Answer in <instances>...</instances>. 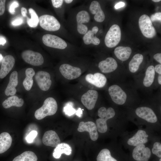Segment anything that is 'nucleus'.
Listing matches in <instances>:
<instances>
[{"mask_svg": "<svg viewBox=\"0 0 161 161\" xmlns=\"http://www.w3.org/2000/svg\"><path fill=\"white\" fill-rule=\"evenodd\" d=\"M64 26L75 38H82L88 30L91 17L86 5L82 4L68 12Z\"/></svg>", "mask_w": 161, "mask_h": 161, "instance_id": "f257e3e1", "label": "nucleus"}, {"mask_svg": "<svg viewBox=\"0 0 161 161\" xmlns=\"http://www.w3.org/2000/svg\"><path fill=\"white\" fill-rule=\"evenodd\" d=\"M42 40L45 46L64 53L74 52L78 49L75 44L57 35L46 34L43 35Z\"/></svg>", "mask_w": 161, "mask_h": 161, "instance_id": "f03ea898", "label": "nucleus"}, {"mask_svg": "<svg viewBox=\"0 0 161 161\" xmlns=\"http://www.w3.org/2000/svg\"><path fill=\"white\" fill-rule=\"evenodd\" d=\"M57 109L58 105L56 100L52 97H48L44 101L42 106L36 110L35 117L37 120H41L47 116L54 114Z\"/></svg>", "mask_w": 161, "mask_h": 161, "instance_id": "7ed1b4c3", "label": "nucleus"}, {"mask_svg": "<svg viewBox=\"0 0 161 161\" xmlns=\"http://www.w3.org/2000/svg\"><path fill=\"white\" fill-rule=\"evenodd\" d=\"M121 31L120 27L114 24L112 25L107 31L104 38L106 47L112 48L116 46L121 38Z\"/></svg>", "mask_w": 161, "mask_h": 161, "instance_id": "20e7f679", "label": "nucleus"}, {"mask_svg": "<svg viewBox=\"0 0 161 161\" xmlns=\"http://www.w3.org/2000/svg\"><path fill=\"white\" fill-rule=\"evenodd\" d=\"M139 25L142 33L145 37L151 38L156 35V30L148 15L144 14L140 17Z\"/></svg>", "mask_w": 161, "mask_h": 161, "instance_id": "39448f33", "label": "nucleus"}, {"mask_svg": "<svg viewBox=\"0 0 161 161\" xmlns=\"http://www.w3.org/2000/svg\"><path fill=\"white\" fill-rule=\"evenodd\" d=\"M99 31L98 27L90 23L88 31L82 37V45L84 47H89L91 45L97 46L100 43L96 34Z\"/></svg>", "mask_w": 161, "mask_h": 161, "instance_id": "423d86ee", "label": "nucleus"}, {"mask_svg": "<svg viewBox=\"0 0 161 161\" xmlns=\"http://www.w3.org/2000/svg\"><path fill=\"white\" fill-rule=\"evenodd\" d=\"M86 6L91 17L92 16L95 21L102 23L105 20V14L98 1H90Z\"/></svg>", "mask_w": 161, "mask_h": 161, "instance_id": "0eeeda50", "label": "nucleus"}, {"mask_svg": "<svg viewBox=\"0 0 161 161\" xmlns=\"http://www.w3.org/2000/svg\"><path fill=\"white\" fill-rule=\"evenodd\" d=\"M59 71L66 78L71 80L79 77L81 74V69L67 63H63L59 67Z\"/></svg>", "mask_w": 161, "mask_h": 161, "instance_id": "6e6552de", "label": "nucleus"}, {"mask_svg": "<svg viewBox=\"0 0 161 161\" xmlns=\"http://www.w3.org/2000/svg\"><path fill=\"white\" fill-rule=\"evenodd\" d=\"M21 57L26 62L34 66L42 65L44 61V58L41 53L29 50L23 52Z\"/></svg>", "mask_w": 161, "mask_h": 161, "instance_id": "1a4fd4ad", "label": "nucleus"}, {"mask_svg": "<svg viewBox=\"0 0 161 161\" xmlns=\"http://www.w3.org/2000/svg\"><path fill=\"white\" fill-rule=\"evenodd\" d=\"M108 92L112 100L116 104L122 105L125 103L126 94L119 86L113 85L110 86Z\"/></svg>", "mask_w": 161, "mask_h": 161, "instance_id": "9d476101", "label": "nucleus"}, {"mask_svg": "<svg viewBox=\"0 0 161 161\" xmlns=\"http://www.w3.org/2000/svg\"><path fill=\"white\" fill-rule=\"evenodd\" d=\"M49 74L45 71H38L35 75L36 82L40 89L43 91H47L50 88L52 81Z\"/></svg>", "mask_w": 161, "mask_h": 161, "instance_id": "9b49d317", "label": "nucleus"}, {"mask_svg": "<svg viewBox=\"0 0 161 161\" xmlns=\"http://www.w3.org/2000/svg\"><path fill=\"white\" fill-rule=\"evenodd\" d=\"M98 93L95 90H89L82 96L81 101L83 105L88 110L95 107L98 97Z\"/></svg>", "mask_w": 161, "mask_h": 161, "instance_id": "f8f14e48", "label": "nucleus"}, {"mask_svg": "<svg viewBox=\"0 0 161 161\" xmlns=\"http://www.w3.org/2000/svg\"><path fill=\"white\" fill-rule=\"evenodd\" d=\"M151 151L144 144L138 145L134 149L132 152L133 158L137 161H148L151 156Z\"/></svg>", "mask_w": 161, "mask_h": 161, "instance_id": "ddd939ff", "label": "nucleus"}, {"mask_svg": "<svg viewBox=\"0 0 161 161\" xmlns=\"http://www.w3.org/2000/svg\"><path fill=\"white\" fill-rule=\"evenodd\" d=\"M77 130L80 132H88L91 139L93 141L97 140L98 137L96 126L93 122H80Z\"/></svg>", "mask_w": 161, "mask_h": 161, "instance_id": "4468645a", "label": "nucleus"}, {"mask_svg": "<svg viewBox=\"0 0 161 161\" xmlns=\"http://www.w3.org/2000/svg\"><path fill=\"white\" fill-rule=\"evenodd\" d=\"M136 115L139 117L144 119L148 122L155 123L157 121V117L153 111L147 107H140L135 110Z\"/></svg>", "mask_w": 161, "mask_h": 161, "instance_id": "2eb2a0df", "label": "nucleus"}, {"mask_svg": "<svg viewBox=\"0 0 161 161\" xmlns=\"http://www.w3.org/2000/svg\"><path fill=\"white\" fill-rule=\"evenodd\" d=\"M85 79L86 81L98 88L104 86L107 82L105 76L99 72L88 74L86 76Z\"/></svg>", "mask_w": 161, "mask_h": 161, "instance_id": "dca6fc26", "label": "nucleus"}, {"mask_svg": "<svg viewBox=\"0 0 161 161\" xmlns=\"http://www.w3.org/2000/svg\"><path fill=\"white\" fill-rule=\"evenodd\" d=\"M42 141L44 145L54 148L61 143L60 139L58 134L53 130L45 132L43 136Z\"/></svg>", "mask_w": 161, "mask_h": 161, "instance_id": "f3484780", "label": "nucleus"}, {"mask_svg": "<svg viewBox=\"0 0 161 161\" xmlns=\"http://www.w3.org/2000/svg\"><path fill=\"white\" fill-rule=\"evenodd\" d=\"M15 63V59L10 55L5 56L3 59L0 69V78L5 77L13 67Z\"/></svg>", "mask_w": 161, "mask_h": 161, "instance_id": "a211bd4d", "label": "nucleus"}, {"mask_svg": "<svg viewBox=\"0 0 161 161\" xmlns=\"http://www.w3.org/2000/svg\"><path fill=\"white\" fill-rule=\"evenodd\" d=\"M98 67L102 72L107 73L115 71L117 68V64L114 59L109 57L100 61Z\"/></svg>", "mask_w": 161, "mask_h": 161, "instance_id": "6ab92c4d", "label": "nucleus"}, {"mask_svg": "<svg viewBox=\"0 0 161 161\" xmlns=\"http://www.w3.org/2000/svg\"><path fill=\"white\" fill-rule=\"evenodd\" d=\"M115 114L114 109L112 107H109L107 109V114L104 118H99L96 120V126L99 132L101 133H104L107 131V121L113 117Z\"/></svg>", "mask_w": 161, "mask_h": 161, "instance_id": "aec40b11", "label": "nucleus"}, {"mask_svg": "<svg viewBox=\"0 0 161 161\" xmlns=\"http://www.w3.org/2000/svg\"><path fill=\"white\" fill-rule=\"evenodd\" d=\"M148 135L143 130H139L128 140L127 143L130 145L136 146L147 142Z\"/></svg>", "mask_w": 161, "mask_h": 161, "instance_id": "412c9836", "label": "nucleus"}, {"mask_svg": "<svg viewBox=\"0 0 161 161\" xmlns=\"http://www.w3.org/2000/svg\"><path fill=\"white\" fill-rule=\"evenodd\" d=\"M18 72L15 71L11 74L9 80L4 93L7 96L14 95L16 92V87L18 84Z\"/></svg>", "mask_w": 161, "mask_h": 161, "instance_id": "4be33fe9", "label": "nucleus"}, {"mask_svg": "<svg viewBox=\"0 0 161 161\" xmlns=\"http://www.w3.org/2000/svg\"><path fill=\"white\" fill-rule=\"evenodd\" d=\"M12 139L10 134L3 132L0 134V154L8 150L11 146Z\"/></svg>", "mask_w": 161, "mask_h": 161, "instance_id": "5701e85b", "label": "nucleus"}, {"mask_svg": "<svg viewBox=\"0 0 161 161\" xmlns=\"http://www.w3.org/2000/svg\"><path fill=\"white\" fill-rule=\"evenodd\" d=\"M131 51V49L129 47L119 46L115 48L114 53L118 59L122 61H125L129 58Z\"/></svg>", "mask_w": 161, "mask_h": 161, "instance_id": "b1692460", "label": "nucleus"}, {"mask_svg": "<svg viewBox=\"0 0 161 161\" xmlns=\"http://www.w3.org/2000/svg\"><path fill=\"white\" fill-rule=\"evenodd\" d=\"M72 151V148L69 144L65 143H60L54 149L53 156L55 159H58L63 153L67 155H70Z\"/></svg>", "mask_w": 161, "mask_h": 161, "instance_id": "393cba45", "label": "nucleus"}, {"mask_svg": "<svg viewBox=\"0 0 161 161\" xmlns=\"http://www.w3.org/2000/svg\"><path fill=\"white\" fill-rule=\"evenodd\" d=\"M51 1L53 7L58 10V13L62 24L64 26L66 22L65 14L66 9L64 0H52Z\"/></svg>", "mask_w": 161, "mask_h": 161, "instance_id": "a878e982", "label": "nucleus"}, {"mask_svg": "<svg viewBox=\"0 0 161 161\" xmlns=\"http://www.w3.org/2000/svg\"><path fill=\"white\" fill-rule=\"evenodd\" d=\"M24 103V101L22 98H19L17 96L14 95L5 100L2 105L4 108L8 109L12 106L21 107Z\"/></svg>", "mask_w": 161, "mask_h": 161, "instance_id": "bb28decb", "label": "nucleus"}, {"mask_svg": "<svg viewBox=\"0 0 161 161\" xmlns=\"http://www.w3.org/2000/svg\"><path fill=\"white\" fill-rule=\"evenodd\" d=\"M143 57L142 54L138 53L135 55L129 64V69L132 73H135L138 69L142 62Z\"/></svg>", "mask_w": 161, "mask_h": 161, "instance_id": "cd10ccee", "label": "nucleus"}, {"mask_svg": "<svg viewBox=\"0 0 161 161\" xmlns=\"http://www.w3.org/2000/svg\"><path fill=\"white\" fill-rule=\"evenodd\" d=\"M26 77L23 82V85L25 89L29 91L31 89L33 83V77L35 75V72L32 68H28L25 70Z\"/></svg>", "mask_w": 161, "mask_h": 161, "instance_id": "c85d7f7f", "label": "nucleus"}, {"mask_svg": "<svg viewBox=\"0 0 161 161\" xmlns=\"http://www.w3.org/2000/svg\"><path fill=\"white\" fill-rule=\"evenodd\" d=\"M155 71L153 65L149 66L146 70L143 79V84L146 87L150 86L153 83L154 79Z\"/></svg>", "mask_w": 161, "mask_h": 161, "instance_id": "c756f323", "label": "nucleus"}, {"mask_svg": "<svg viewBox=\"0 0 161 161\" xmlns=\"http://www.w3.org/2000/svg\"><path fill=\"white\" fill-rule=\"evenodd\" d=\"M37 157L34 152L26 151L15 157L13 161H37Z\"/></svg>", "mask_w": 161, "mask_h": 161, "instance_id": "7c9ffc66", "label": "nucleus"}, {"mask_svg": "<svg viewBox=\"0 0 161 161\" xmlns=\"http://www.w3.org/2000/svg\"><path fill=\"white\" fill-rule=\"evenodd\" d=\"M97 161H117L111 155L109 150L106 148L102 149L98 154Z\"/></svg>", "mask_w": 161, "mask_h": 161, "instance_id": "2f4dec72", "label": "nucleus"}, {"mask_svg": "<svg viewBox=\"0 0 161 161\" xmlns=\"http://www.w3.org/2000/svg\"><path fill=\"white\" fill-rule=\"evenodd\" d=\"M31 18H27V23L28 25L31 27H37L39 22V18L35 11L32 8L29 9Z\"/></svg>", "mask_w": 161, "mask_h": 161, "instance_id": "473e14b6", "label": "nucleus"}, {"mask_svg": "<svg viewBox=\"0 0 161 161\" xmlns=\"http://www.w3.org/2000/svg\"><path fill=\"white\" fill-rule=\"evenodd\" d=\"M72 103L69 102L66 103L64 108V112L66 115L70 116L75 114L76 110L73 107Z\"/></svg>", "mask_w": 161, "mask_h": 161, "instance_id": "72a5a7b5", "label": "nucleus"}, {"mask_svg": "<svg viewBox=\"0 0 161 161\" xmlns=\"http://www.w3.org/2000/svg\"><path fill=\"white\" fill-rule=\"evenodd\" d=\"M152 153L159 157H161V144L158 142L155 143L152 149Z\"/></svg>", "mask_w": 161, "mask_h": 161, "instance_id": "f704fd0d", "label": "nucleus"}, {"mask_svg": "<svg viewBox=\"0 0 161 161\" xmlns=\"http://www.w3.org/2000/svg\"><path fill=\"white\" fill-rule=\"evenodd\" d=\"M38 134L37 132L35 130L31 131L26 137L25 139L27 143H32Z\"/></svg>", "mask_w": 161, "mask_h": 161, "instance_id": "c9c22d12", "label": "nucleus"}, {"mask_svg": "<svg viewBox=\"0 0 161 161\" xmlns=\"http://www.w3.org/2000/svg\"><path fill=\"white\" fill-rule=\"evenodd\" d=\"M77 1H78L75 0H64L66 12H68L71 8V7Z\"/></svg>", "mask_w": 161, "mask_h": 161, "instance_id": "e433bc0d", "label": "nucleus"}, {"mask_svg": "<svg viewBox=\"0 0 161 161\" xmlns=\"http://www.w3.org/2000/svg\"><path fill=\"white\" fill-rule=\"evenodd\" d=\"M107 109L104 107H102L99 109L98 111V115L100 118H104L106 115Z\"/></svg>", "mask_w": 161, "mask_h": 161, "instance_id": "4c0bfd02", "label": "nucleus"}, {"mask_svg": "<svg viewBox=\"0 0 161 161\" xmlns=\"http://www.w3.org/2000/svg\"><path fill=\"white\" fill-rule=\"evenodd\" d=\"M150 18L152 22L156 21L160 22L161 21V12L155 13L154 14H152Z\"/></svg>", "mask_w": 161, "mask_h": 161, "instance_id": "58836bf2", "label": "nucleus"}, {"mask_svg": "<svg viewBox=\"0 0 161 161\" xmlns=\"http://www.w3.org/2000/svg\"><path fill=\"white\" fill-rule=\"evenodd\" d=\"M18 6L19 3L18 1H13L9 7V11L10 13L12 14H14L15 12V8L18 7Z\"/></svg>", "mask_w": 161, "mask_h": 161, "instance_id": "ea45409f", "label": "nucleus"}, {"mask_svg": "<svg viewBox=\"0 0 161 161\" xmlns=\"http://www.w3.org/2000/svg\"><path fill=\"white\" fill-rule=\"evenodd\" d=\"M23 22V19L20 18H18L13 20L11 22L12 24L15 26L21 24Z\"/></svg>", "mask_w": 161, "mask_h": 161, "instance_id": "a19ab883", "label": "nucleus"}, {"mask_svg": "<svg viewBox=\"0 0 161 161\" xmlns=\"http://www.w3.org/2000/svg\"><path fill=\"white\" fill-rule=\"evenodd\" d=\"M6 0H0V16L3 15L5 10V3Z\"/></svg>", "mask_w": 161, "mask_h": 161, "instance_id": "79ce46f5", "label": "nucleus"}, {"mask_svg": "<svg viewBox=\"0 0 161 161\" xmlns=\"http://www.w3.org/2000/svg\"><path fill=\"white\" fill-rule=\"evenodd\" d=\"M153 57L158 62L161 64V54L157 53L155 54Z\"/></svg>", "mask_w": 161, "mask_h": 161, "instance_id": "37998d69", "label": "nucleus"}, {"mask_svg": "<svg viewBox=\"0 0 161 161\" xmlns=\"http://www.w3.org/2000/svg\"><path fill=\"white\" fill-rule=\"evenodd\" d=\"M154 70L159 75L161 74V65L158 64L156 65L154 67Z\"/></svg>", "mask_w": 161, "mask_h": 161, "instance_id": "c03bdc74", "label": "nucleus"}, {"mask_svg": "<svg viewBox=\"0 0 161 161\" xmlns=\"http://www.w3.org/2000/svg\"><path fill=\"white\" fill-rule=\"evenodd\" d=\"M83 109L79 108L78 110L76 111L75 114L79 117H81L83 114Z\"/></svg>", "mask_w": 161, "mask_h": 161, "instance_id": "a18cd8bd", "label": "nucleus"}, {"mask_svg": "<svg viewBox=\"0 0 161 161\" xmlns=\"http://www.w3.org/2000/svg\"><path fill=\"white\" fill-rule=\"evenodd\" d=\"M125 5V3L123 2H120L117 3L115 6L114 7L115 9H118L121 7H123Z\"/></svg>", "mask_w": 161, "mask_h": 161, "instance_id": "49530a36", "label": "nucleus"}, {"mask_svg": "<svg viewBox=\"0 0 161 161\" xmlns=\"http://www.w3.org/2000/svg\"><path fill=\"white\" fill-rule=\"evenodd\" d=\"M21 12L22 15L23 16H26L27 13V10L26 8L24 7H22L21 8Z\"/></svg>", "mask_w": 161, "mask_h": 161, "instance_id": "de8ad7c7", "label": "nucleus"}, {"mask_svg": "<svg viewBox=\"0 0 161 161\" xmlns=\"http://www.w3.org/2000/svg\"><path fill=\"white\" fill-rule=\"evenodd\" d=\"M6 42V41L4 38L1 37H0V45H2L4 46Z\"/></svg>", "mask_w": 161, "mask_h": 161, "instance_id": "09e8293b", "label": "nucleus"}, {"mask_svg": "<svg viewBox=\"0 0 161 161\" xmlns=\"http://www.w3.org/2000/svg\"><path fill=\"white\" fill-rule=\"evenodd\" d=\"M158 81L159 84H161V75H159L158 77Z\"/></svg>", "mask_w": 161, "mask_h": 161, "instance_id": "8fccbe9b", "label": "nucleus"}, {"mask_svg": "<svg viewBox=\"0 0 161 161\" xmlns=\"http://www.w3.org/2000/svg\"><path fill=\"white\" fill-rule=\"evenodd\" d=\"M3 59V57L1 54H0V62H1Z\"/></svg>", "mask_w": 161, "mask_h": 161, "instance_id": "3c124183", "label": "nucleus"}, {"mask_svg": "<svg viewBox=\"0 0 161 161\" xmlns=\"http://www.w3.org/2000/svg\"><path fill=\"white\" fill-rule=\"evenodd\" d=\"M152 1H153V2H157L160 1H161V0H152Z\"/></svg>", "mask_w": 161, "mask_h": 161, "instance_id": "603ef678", "label": "nucleus"}, {"mask_svg": "<svg viewBox=\"0 0 161 161\" xmlns=\"http://www.w3.org/2000/svg\"><path fill=\"white\" fill-rule=\"evenodd\" d=\"M159 161H161V159L160 158L159 160Z\"/></svg>", "mask_w": 161, "mask_h": 161, "instance_id": "864d4df0", "label": "nucleus"}]
</instances>
